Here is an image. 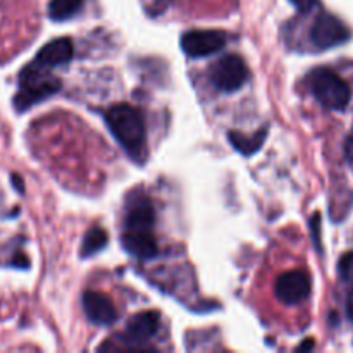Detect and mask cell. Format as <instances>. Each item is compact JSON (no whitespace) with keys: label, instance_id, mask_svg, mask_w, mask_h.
<instances>
[{"label":"cell","instance_id":"6da1fadb","mask_svg":"<svg viewBox=\"0 0 353 353\" xmlns=\"http://www.w3.org/2000/svg\"><path fill=\"white\" fill-rule=\"evenodd\" d=\"M105 123L133 161L141 162L147 157V128L140 109L130 103H116L107 110Z\"/></svg>","mask_w":353,"mask_h":353},{"label":"cell","instance_id":"7a4b0ae2","mask_svg":"<svg viewBox=\"0 0 353 353\" xmlns=\"http://www.w3.org/2000/svg\"><path fill=\"white\" fill-rule=\"evenodd\" d=\"M47 68L31 62L19 74V88L14 97V107L19 112L31 109L38 102H43L48 97L55 95L61 90L62 83L55 76L45 71Z\"/></svg>","mask_w":353,"mask_h":353},{"label":"cell","instance_id":"3957f363","mask_svg":"<svg viewBox=\"0 0 353 353\" xmlns=\"http://www.w3.org/2000/svg\"><path fill=\"white\" fill-rule=\"evenodd\" d=\"M309 86L321 105L345 110L352 100V90L340 74L327 68H317L309 74Z\"/></svg>","mask_w":353,"mask_h":353},{"label":"cell","instance_id":"277c9868","mask_svg":"<svg viewBox=\"0 0 353 353\" xmlns=\"http://www.w3.org/2000/svg\"><path fill=\"white\" fill-rule=\"evenodd\" d=\"M209 78L210 83H212L219 92H236V90H240L241 86L247 83L248 68L240 55H224L223 59H219V61L210 68Z\"/></svg>","mask_w":353,"mask_h":353},{"label":"cell","instance_id":"5b68a950","mask_svg":"<svg viewBox=\"0 0 353 353\" xmlns=\"http://www.w3.org/2000/svg\"><path fill=\"white\" fill-rule=\"evenodd\" d=\"M226 33L219 30H190L183 33L181 48L193 59L209 57L226 47Z\"/></svg>","mask_w":353,"mask_h":353},{"label":"cell","instance_id":"8992f818","mask_svg":"<svg viewBox=\"0 0 353 353\" xmlns=\"http://www.w3.org/2000/svg\"><path fill=\"white\" fill-rule=\"evenodd\" d=\"M310 38L319 50H327V48L340 47L345 41H348L350 30L336 16L324 12L314 23L312 30H310Z\"/></svg>","mask_w":353,"mask_h":353},{"label":"cell","instance_id":"52a82bcc","mask_svg":"<svg viewBox=\"0 0 353 353\" xmlns=\"http://www.w3.org/2000/svg\"><path fill=\"white\" fill-rule=\"evenodd\" d=\"M310 290V278L305 271H288L283 272L278 278L274 286L276 299L286 305H296L309 299Z\"/></svg>","mask_w":353,"mask_h":353},{"label":"cell","instance_id":"ba28073f","mask_svg":"<svg viewBox=\"0 0 353 353\" xmlns=\"http://www.w3.org/2000/svg\"><path fill=\"white\" fill-rule=\"evenodd\" d=\"M83 309L90 323L97 326H110L117 319L112 300L100 292H86L83 295Z\"/></svg>","mask_w":353,"mask_h":353},{"label":"cell","instance_id":"9c48e42d","mask_svg":"<svg viewBox=\"0 0 353 353\" xmlns=\"http://www.w3.org/2000/svg\"><path fill=\"white\" fill-rule=\"evenodd\" d=\"M123 247L133 257L147 261L159 254L157 240L152 230H126L123 234Z\"/></svg>","mask_w":353,"mask_h":353},{"label":"cell","instance_id":"30bf717a","mask_svg":"<svg viewBox=\"0 0 353 353\" xmlns=\"http://www.w3.org/2000/svg\"><path fill=\"white\" fill-rule=\"evenodd\" d=\"M161 327V316L155 310H143L131 317L126 324V338L133 343H145Z\"/></svg>","mask_w":353,"mask_h":353},{"label":"cell","instance_id":"8fae6325","mask_svg":"<svg viewBox=\"0 0 353 353\" xmlns=\"http://www.w3.org/2000/svg\"><path fill=\"white\" fill-rule=\"evenodd\" d=\"M72 54H74L72 41L69 40L68 37H62L45 45V47L38 52L34 62L43 65V68H57V65H64L68 64V62H71Z\"/></svg>","mask_w":353,"mask_h":353},{"label":"cell","instance_id":"7c38bea8","mask_svg":"<svg viewBox=\"0 0 353 353\" xmlns=\"http://www.w3.org/2000/svg\"><path fill=\"white\" fill-rule=\"evenodd\" d=\"M155 223V210L150 200L145 196H137L130 202L126 216V230H152Z\"/></svg>","mask_w":353,"mask_h":353},{"label":"cell","instance_id":"4fadbf2b","mask_svg":"<svg viewBox=\"0 0 353 353\" xmlns=\"http://www.w3.org/2000/svg\"><path fill=\"white\" fill-rule=\"evenodd\" d=\"M265 138H268V128H264V130L261 131H255V133L250 134V137H248V134L240 133V131H230V133H228V140H230V143L233 145L234 150L247 155V157H250V155H254L255 152L261 150Z\"/></svg>","mask_w":353,"mask_h":353},{"label":"cell","instance_id":"5bb4252c","mask_svg":"<svg viewBox=\"0 0 353 353\" xmlns=\"http://www.w3.org/2000/svg\"><path fill=\"white\" fill-rule=\"evenodd\" d=\"M107 240H109V236H107L102 228H90L86 231L85 238H83L81 255L83 257H90V255L99 254L100 250L107 247Z\"/></svg>","mask_w":353,"mask_h":353},{"label":"cell","instance_id":"9a60e30c","mask_svg":"<svg viewBox=\"0 0 353 353\" xmlns=\"http://www.w3.org/2000/svg\"><path fill=\"white\" fill-rule=\"evenodd\" d=\"M83 7V0H50L48 3V16L54 21L71 19Z\"/></svg>","mask_w":353,"mask_h":353},{"label":"cell","instance_id":"2e32d148","mask_svg":"<svg viewBox=\"0 0 353 353\" xmlns=\"http://www.w3.org/2000/svg\"><path fill=\"white\" fill-rule=\"evenodd\" d=\"M338 271H340V276L343 281L352 283L353 285V252L345 254L343 257H341L340 264H338Z\"/></svg>","mask_w":353,"mask_h":353},{"label":"cell","instance_id":"e0dca14e","mask_svg":"<svg viewBox=\"0 0 353 353\" xmlns=\"http://www.w3.org/2000/svg\"><path fill=\"white\" fill-rule=\"evenodd\" d=\"M290 2L296 7V10H299V12L307 14L317 6V2H319V0H290Z\"/></svg>","mask_w":353,"mask_h":353},{"label":"cell","instance_id":"ac0fdd59","mask_svg":"<svg viewBox=\"0 0 353 353\" xmlns=\"http://www.w3.org/2000/svg\"><path fill=\"white\" fill-rule=\"evenodd\" d=\"M310 230H312V238H314V243H316L317 248H321V238H319V230H321V217L319 214L310 219Z\"/></svg>","mask_w":353,"mask_h":353},{"label":"cell","instance_id":"d6986e66","mask_svg":"<svg viewBox=\"0 0 353 353\" xmlns=\"http://www.w3.org/2000/svg\"><path fill=\"white\" fill-rule=\"evenodd\" d=\"M345 155H347L348 161L353 164V131L350 133V137L347 138V141H345Z\"/></svg>","mask_w":353,"mask_h":353},{"label":"cell","instance_id":"ffe728a7","mask_svg":"<svg viewBox=\"0 0 353 353\" xmlns=\"http://www.w3.org/2000/svg\"><path fill=\"white\" fill-rule=\"evenodd\" d=\"M347 314L353 323V290L350 292V295H348V300H347Z\"/></svg>","mask_w":353,"mask_h":353},{"label":"cell","instance_id":"44dd1931","mask_svg":"<svg viewBox=\"0 0 353 353\" xmlns=\"http://www.w3.org/2000/svg\"><path fill=\"white\" fill-rule=\"evenodd\" d=\"M12 181H14V185H16V188H17V190H19V192H21V193H23V183H21V179H19V178H17V176H16V174H14V176H12Z\"/></svg>","mask_w":353,"mask_h":353},{"label":"cell","instance_id":"7402d4cb","mask_svg":"<svg viewBox=\"0 0 353 353\" xmlns=\"http://www.w3.org/2000/svg\"><path fill=\"white\" fill-rule=\"evenodd\" d=\"M314 347V343H312V340H309V341H305V343L302 345V347H299V350H310V348Z\"/></svg>","mask_w":353,"mask_h":353}]
</instances>
